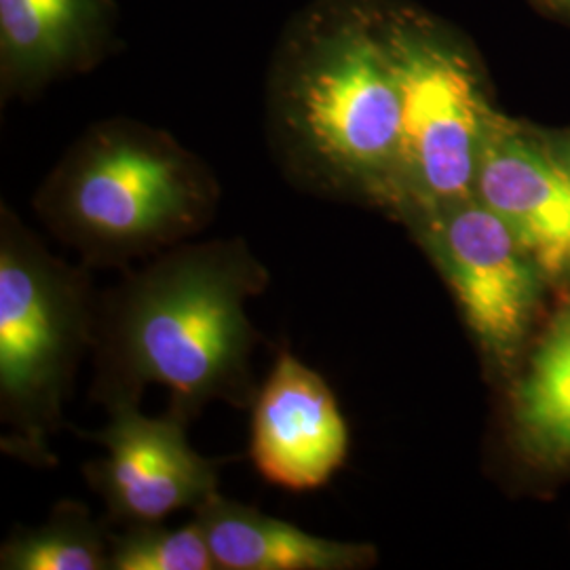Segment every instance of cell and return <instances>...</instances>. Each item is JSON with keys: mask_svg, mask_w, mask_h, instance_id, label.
Masks as SVG:
<instances>
[{"mask_svg": "<svg viewBox=\"0 0 570 570\" xmlns=\"http://www.w3.org/2000/svg\"><path fill=\"white\" fill-rule=\"evenodd\" d=\"M193 515L204 527L218 570H360L376 560L367 543L311 534L256 508L212 494Z\"/></svg>", "mask_w": 570, "mask_h": 570, "instance_id": "obj_10", "label": "cell"}, {"mask_svg": "<svg viewBox=\"0 0 570 570\" xmlns=\"http://www.w3.org/2000/svg\"><path fill=\"white\" fill-rule=\"evenodd\" d=\"M2 570H110V530L75 499L37 527L13 530L0 548Z\"/></svg>", "mask_w": 570, "mask_h": 570, "instance_id": "obj_13", "label": "cell"}, {"mask_svg": "<svg viewBox=\"0 0 570 570\" xmlns=\"http://www.w3.org/2000/svg\"><path fill=\"white\" fill-rule=\"evenodd\" d=\"M550 2L556 9H560V11H564V13L570 16V0H550Z\"/></svg>", "mask_w": 570, "mask_h": 570, "instance_id": "obj_16", "label": "cell"}, {"mask_svg": "<svg viewBox=\"0 0 570 570\" xmlns=\"http://www.w3.org/2000/svg\"><path fill=\"white\" fill-rule=\"evenodd\" d=\"M188 425L171 412L148 416L140 406H119L100 431L85 433L104 449L82 475L110 522H165L178 511L195 513L218 492V463L190 446Z\"/></svg>", "mask_w": 570, "mask_h": 570, "instance_id": "obj_7", "label": "cell"}, {"mask_svg": "<svg viewBox=\"0 0 570 570\" xmlns=\"http://www.w3.org/2000/svg\"><path fill=\"white\" fill-rule=\"evenodd\" d=\"M471 334L508 357L529 330L541 271L510 226L475 197L412 216Z\"/></svg>", "mask_w": 570, "mask_h": 570, "instance_id": "obj_6", "label": "cell"}, {"mask_svg": "<svg viewBox=\"0 0 570 570\" xmlns=\"http://www.w3.org/2000/svg\"><path fill=\"white\" fill-rule=\"evenodd\" d=\"M268 284V266L242 237L193 239L127 268L98 298L91 402L106 412L140 406L159 385L167 412L186 423L214 402L249 410L263 334L247 303Z\"/></svg>", "mask_w": 570, "mask_h": 570, "instance_id": "obj_1", "label": "cell"}, {"mask_svg": "<svg viewBox=\"0 0 570 570\" xmlns=\"http://www.w3.org/2000/svg\"><path fill=\"white\" fill-rule=\"evenodd\" d=\"M558 157H560L562 164L567 165V169L570 171V140L562 146V150L558 153Z\"/></svg>", "mask_w": 570, "mask_h": 570, "instance_id": "obj_15", "label": "cell"}, {"mask_svg": "<svg viewBox=\"0 0 570 570\" xmlns=\"http://www.w3.org/2000/svg\"><path fill=\"white\" fill-rule=\"evenodd\" d=\"M473 197L510 226L546 277H570V171L558 155L492 117Z\"/></svg>", "mask_w": 570, "mask_h": 570, "instance_id": "obj_9", "label": "cell"}, {"mask_svg": "<svg viewBox=\"0 0 570 570\" xmlns=\"http://www.w3.org/2000/svg\"><path fill=\"white\" fill-rule=\"evenodd\" d=\"M212 171L165 131L140 122L96 125L42 184L35 209L82 265L127 271L214 223Z\"/></svg>", "mask_w": 570, "mask_h": 570, "instance_id": "obj_2", "label": "cell"}, {"mask_svg": "<svg viewBox=\"0 0 570 570\" xmlns=\"http://www.w3.org/2000/svg\"><path fill=\"white\" fill-rule=\"evenodd\" d=\"M98 298L91 266L0 209V449L28 468L58 465L51 442L91 357Z\"/></svg>", "mask_w": 570, "mask_h": 570, "instance_id": "obj_4", "label": "cell"}, {"mask_svg": "<svg viewBox=\"0 0 570 570\" xmlns=\"http://www.w3.org/2000/svg\"><path fill=\"white\" fill-rule=\"evenodd\" d=\"M106 20V0H0L7 87L30 89L81 63Z\"/></svg>", "mask_w": 570, "mask_h": 570, "instance_id": "obj_11", "label": "cell"}, {"mask_svg": "<svg viewBox=\"0 0 570 570\" xmlns=\"http://www.w3.org/2000/svg\"><path fill=\"white\" fill-rule=\"evenodd\" d=\"M529 449L551 463L570 459V306L551 324L515 393Z\"/></svg>", "mask_w": 570, "mask_h": 570, "instance_id": "obj_12", "label": "cell"}, {"mask_svg": "<svg viewBox=\"0 0 570 570\" xmlns=\"http://www.w3.org/2000/svg\"><path fill=\"white\" fill-rule=\"evenodd\" d=\"M273 134L294 180L322 197L406 209L404 104L383 30L348 21L292 63Z\"/></svg>", "mask_w": 570, "mask_h": 570, "instance_id": "obj_3", "label": "cell"}, {"mask_svg": "<svg viewBox=\"0 0 570 570\" xmlns=\"http://www.w3.org/2000/svg\"><path fill=\"white\" fill-rule=\"evenodd\" d=\"M247 456L277 489H324L345 468L351 433L326 379L282 346L249 407Z\"/></svg>", "mask_w": 570, "mask_h": 570, "instance_id": "obj_8", "label": "cell"}, {"mask_svg": "<svg viewBox=\"0 0 570 570\" xmlns=\"http://www.w3.org/2000/svg\"><path fill=\"white\" fill-rule=\"evenodd\" d=\"M404 104L406 212L419 216L473 197L489 106L468 56L419 21L383 30Z\"/></svg>", "mask_w": 570, "mask_h": 570, "instance_id": "obj_5", "label": "cell"}, {"mask_svg": "<svg viewBox=\"0 0 570 570\" xmlns=\"http://www.w3.org/2000/svg\"><path fill=\"white\" fill-rule=\"evenodd\" d=\"M110 570H218L197 515L180 527L165 522L110 532Z\"/></svg>", "mask_w": 570, "mask_h": 570, "instance_id": "obj_14", "label": "cell"}]
</instances>
